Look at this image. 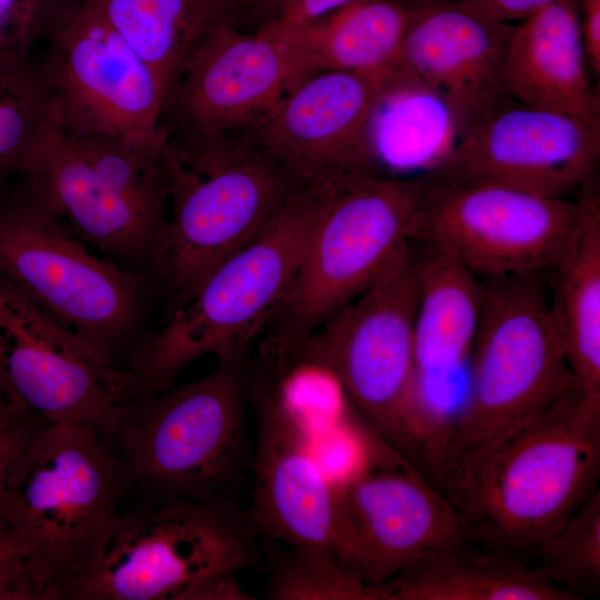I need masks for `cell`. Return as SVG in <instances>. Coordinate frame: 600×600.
<instances>
[{
  "label": "cell",
  "mask_w": 600,
  "mask_h": 600,
  "mask_svg": "<svg viewBox=\"0 0 600 600\" xmlns=\"http://www.w3.org/2000/svg\"><path fill=\"white\" fill-rule=\"evenodd\" d=\"M247 358L218 360L201 379L114 407L100 431L134 508L232 498L248 462Z\"/></svg>",
  "instance_id": "cell-4"
},
{
  "label": "cell",
  "mask_w": 600,
  "mask_h": 600,
  "mask_svg": "<svg viewBox=\"0 0 600 600\" xmlns=\"http://www.w3.org/2000/svg\"><path fill=\"white\" fill-rule=\"evenodd\" d=\"M419 197V174L337 178L268 329L308 334L360 294L411 241Z\"/></svg>",
  "instance_id": "cell-11"
},
{
  "label": "cell",
  "mask_w": 600,
  "mask_h": 600,
  "mask_svg": "<svg viewBox=\"0 0 600 600\" xmlns=\"http://www.w3.org/2000/svg\"><path fill=\"white\" fill-rule=\"evenodd\" d=\"M163 130L168 222L150 274L164 322L307 184L243 130Z\"/></svg>",
  "instance_id": "cell-2"
},
{
  "label": "cell",
  "mask_w": 600,
  "mask_h": 600,
  "mask_svg": "<svg viewBox=\"0 0 600 600\" xmlns=\"http://www.w3.org/2000/svg\"><path fill=\"white\" fill-rule=\"evenodd\" d=\"M398 70L437 93L459 136L507 96L503 66L514 23L458 0H409Z\"/></svg>",
  "instance_id": "cell-20"
},
{
  "label": "cell",
  "mask_w": 600,
  "mask_h": 600,
  "mask_svg": "<svg viewBox=\"0 0 600 600\" xmlns=\"http://www.w3.org/2000/svg\"><path fill=\"white\" fill-rule=\"evenodd\" d=\"M257 537L232 498L132 507L69 600H189L212 576L258 567Z\"/></svg>",
  "instance_id": "cell-10"
},
{
  "label": "cell",
  "mask_w": 600,
  "mask_h": 600,
  "mask_svg": "<svg viewBox=\"0 0 600 600\" xmlns=\"http://www.w3.org/2000/svg\"><path fill=\"white\" fill-rule=\"evenodd\" d=\"M81 1L96 9L151 66L168 98L196 49L221 27L237 24L243 0Z\"/></svg>",
  "instance_id": "cell-26"
},
{
  "label": "cell",
  "mask_w": 600,
  "mask_h": 600,
  "mask_svg": "<svg viewBox=\"0 0 600 600\" xmlns=\"http://www.w3.org/2000/svg\"><path fill=\"white\" fill-rule=\"evenodd\" d=\"M118 381V371L0 274V386L13 409L101 429L119 403Z\"/></svg>",
  "instance_id": "cell-17"
},
{
  "label": "cell",
  "mask_w": 600,
  "mask_h": 600,
  "mask_svg": "<svg viewBox=\"0 0 600 600\" xmlns=\"http://www.w3.org/2000/svg\"><path fill=\"white\" fill-rule=\"evenodd\" d=\"M600 400L578 384L469 457L437 489L468 540L523 560L597 490Z\"/></svg>",
  "instance_id": "cell-1"
},
{
  "label": "cell",
  "mask_w": 600,
  "mask_h": 600,
  "mask_svg": "<svg viewBox=\"0 0 600 600\" xmlns=\"http://www.w3.org/2000/svg\"><path fill=\"white\" fill-rule=\"evenodd\" d=\"M578 0H554L516 22L503 66L507 97L600 126Z\"/></svg>",
  "instance_id": "cell-21"
},
{
  "label": "cell",
  "mask_w": 600,
  "mask_h": 600,
  "mask_svg": "<svg viewBox=\"0 0 600 600\" xmlns=\"http://www.w3.org/2000/svg\"><path fill=\"white\" fill-rule=\"evenodd\" d=\"M583 214L568 249L547 272L548 304L569 369L582 393L600 400V194L581 192Z\"/></svg>",
  "instance_id": "cell-24"
},
{
  "label": "cell",
  "mask_w": 600,
  "mask_h": 600,
  "mask_svg": "<svg viewBox=\"0 0 600 600\" xmlns=\"http://www.w3.org/2000/svg\"><path fill=\"white\" fill-rule=\"evenodd\" d=\"M409 14V0H359L301 28L264 26L293 42L314 72L388 78L398 71Z\"/></svg>",
  "instance_id": "cell-25"
},
{
  "label": "cell",
  "mask_w": 600,
  "mask_h": 600,
  "mask_svg": "<svg viewBox=\"0 0 600 600\" xmlns=\"http://www.w3.org/2000/svg\"><path fill=\"white\" fill-rule=\"evenodd\" d=\"M388 78L316 72L243 131L306 184L357 172L377 173L367 124Z\"/></svg>",
  "instance_id": "cell-19"
},
{
  "label": "cell",
  "mask_w": 600,
  "mask_h": 600,
  "mask_svg": "<svg viewBox=\"0 0 600 600\" xmlns=\"http://www.w3.org/2000/svg\"><path fill=\"white\" fill-rule=\"evenodd\" d=\"M416 299L409 242L311 341L367 427L423 474L431 436L416 358Z\"/></svg>",
  "instance_id": "cell-8"
},
{
  "label": "cell",
  "mask_w": 600,
  "mask_h": 600,
  "mask_svg": "<svg viewBox=\"0 0 600 600\" xmlns=\"http://www.w3.org/2000/svg\"><path fill=\"white\" fill-rule=\"evenodd\" d=\"M333 179L304 186L153 332L120 372L121 401L169 390L181 370L203 356L248 357L292 286Z\"/></svg>",
  "instance_id": "cell-3"
},
{
  "label": "cell",
  "mask_w": 600,
  "mask_h": 600,
  "mask_svg": "<svg viewBox=\"0 0 600 600\" xmlns=\"http://www.w3.org/2000/svg\"><path fill=\"white\" fill-rule=\"evenodd\" d=\"M599 159L600 126L506 97L466 129L430 171L578 198L597 182Z\"/></svg>",
  "instance_id": "cell-16"
},
{
  "label": "cell",
  "mask_w": 600,
  "mask_h": 600,
  "mask_svg": "<svg viewBox=\"0 0 600 600\" xmlns=\"http://www.w3.org/2000/svg\"><path fill=\"white\" fill-rule=\"evenodd\" d=\"M127 490L100 429L44 423L12 473L3 526L19 530L30 552L38 600H69L121 512Z\"/></svg>",
  "instance_id": "cell-6"
},
{
  "label": "cell",
  "mask_w": 600,
  "mask_h": 600,
  "mask_svg": "<svg viewBox=\"0 0 600 600\" xmlns=\"http://www.w3.org/2000/svg\"><path fill=\"white\" fill-rule=\"evenodd\" d=\"M537 569L573 600L600 593V490L538 547Z\"/></svg>",
  "instance_id": "cell-30"
},
{
  "label": "cell",
  "mask_w": 600,
  "mask_h": 600,
  "mask_svg": "<svg viewBox=\"0 0 600 600\" xmlns=\"http://www.w3.org/2000/svg\"><path fill=\"white\" fill-rule=\"evenodd\" d=\"M0 600H38L29 546L14 528L0 527Z\"/></svg>",
  "instance_id": "cell-32"
},
{
  "label": "cell",
  "mask_w": 600,
  "mask_h": 600,
  "mask_svg": "<svg viewBox=\"0 0 600 600\" xmlns=\"http://www.w3.org/2000/svg\"><path fill=\"white\" fill-rule=\"evenodd\" d=\"M79 3L80 0H0V50L32 52Z\"/></svg>",
  "instance_id": "cell-31"
},
{
  "label": "cell",
  "mask_w": 600,
  "mask_h": 600,
  "mask_svg": "<svg viewBox=\"0 0 600 600\" xmlns=\"http://www.w3.org/2000/svg\"><path fill=\"white\" fill-rule=\"evenodd\" d=\"M336 483L348 562L371 587L428 550L468 540L449 500L381 441Z\"/></svg>",
  "instance_id": "cell-15"
},
{
  "label": "cell",
  "mask_w": 600,
  "mask_h": 600,
  "mask_svg": "<svg viewBox=\"0 0 600 600\" xmlns=\"http://www.w3.org/2000/svg\"><path fill=\"white\" fill-rule=\"evenodd\" d=\"M262 1H266V0H262Z\"/></svg>",
  "instance_id": "cell-38"
},
{
  "label": "cell",
  "mask_w": 600,
  "mask_h": 600,
  "mask_svg": "<svg viewBox=\"0 0 600 600\" xmlns=\"http://www.w3.org/2000/svg\"><path fill=\"white\" fill-rule=\"evenodd\" d=\"M0 274L118 372L157 330L156 312L162 313L149 272L93 254L19 179L0 196Z\"/></svg>",
  "instance_id": "cell-5"
},
{
  "label": "cell",
  "mask_w": 600,
  "mask_h": 600,
  "mask_svg": "<svg viewBox=\"0 0 600 600\" xmlns=\"http://www.w3.org/2000/svg\"><path fill=\"white\" fill-rule=\"evenodd\" d=\"M366 138L376 168L420 174L448 156L459 130L451 110L437 93L398 70L377 96Z\"/></svg>",
  "instance_id": "cell-27"
},
{
  "label": "cell",
  "mask_w": 600,
  "mask_h": 600,
  "mask_svg": "<svg viewBox=\"0 0 600 600\" xmlns=\"http://www.w3.org/2000/svg\"><path fill=\"white\" fill-rule=\"evenodd\" d=\"M583 47L589 69L600 74V0H578Z\"/></svg>",
  "instance_id": "cell-35"
},
{
  "label": "cell",
  "mask_w": 600,
  "mask_h": 600,
  "mask_svg": "<svg viewBox=\"0 0 600 600\" xmlns=\"http://www.w3.org/2000/svg\"><path fill=\"white\" fill-rule=\"evenodd\" d=\"M269 548L270 600H379L377 587L333 553L310 547Z\"/></svg>",
  "instance_id": "cell-29"
},
{
  "label": "cell",
  "mask_w": 600,
  "mask_h": 600,
  "mask_svg": "<svg viewBox=\"0 0 600 600\" xmlns=\"http://www.w3.org/2000/svg\"><path fill=\"white\" fill-rule=\"evenodd\" d=\"M419 179L410 242L439 243L483 279L547 273L583 214L581 196L546 197L432 171Z\"/></svg>",
  "instance_id": "cell-12"
},
{
  "label": "cell",
  "mask_w": 600,
  "mask_h": 600,
  "mask_svg": "<svg viewBox=\"0 0 600 600\" xmlns=\"http://www.w3.org/2000/svg\"><path fill=\"white\" fill-rule=\"evenodd\" d=\"M162 142L58 129L18 177L83 242L128 270L150 273L168 222Z\"/></svg>",
  "instance_id": "cell-9"
},
{
  "label": "cell",
  "mask_w": 600,
  "mask_h": 600,
  "mask_svg": "<svg viewBox=\"0 0 600 600\" xmlns=\"http://www.w3.org/2000/svg\"><path fill=\"white\" fill-rule=\"evenodd\" d=\"M359 0H267L276 8L269 22L286 29L301 28Z\"/></svg>",
  "instance_id": "cell-34"
},
{
  "label": "cell",
  "mask_w": 600,
  "mask_h": 600,
  "mask_svg": "<svg viewBox=\"0 0 600 600\" xmlns=\"http://www.w3.org/2000/svg\"><path fill=\"white\" fill-rule=\"evenodd\" d=\"M544 273L484 279L467 390L448 424L431 482L578 384L551 319Z\"/></svg>",
  "instance_id": "cell-7"
},
{
  "label": "cell",
  "mask_w": 600,
  "mask_h": 600,
  "mask_svg": "<svg viewBox=\"0 0 600 600\" xmlns=\"http://www.w3.org/2000/svg\"><path fill=\"white\" fill-rule=\"evenodd\" d=\"M498 21L514 23L554 0H458Z\"/></svg>",
  "instance_id": "cell-36"
},
{
  "label": "cell",
  "mask_w": 600,
  "mask_h": 600,
  "mask_svg": "<svg viewBox=\"0 0 600 600\" xmlns=\"http://www.w3.org/2000/svg\"><path fill=\"white\" fill-rule=\"evenodd\" d=\"M313 73L302 51L268 27L256 33L221 27L186 62L161 124L187 133L247 129Z\"/></svg>",
  "instance_id": "cell-18"
},
{
  "label": "cell",
  "mask_w": 600,
  "mask_h": 600,
  "mask_svg": "<svg viewBox=\"0 0 600 600\" xmlns=\"http://www.w3.org/2000/svg\"><path fill=\"white\" fill-rule=\"evenodd\" d=\"M58 129V104L41 60L32 52L0 50V196Z\"/></svg>",
  "instance_id": "cell-28"
},
{
  "label": "cell",
  "mask_w": 600,
  "mask_h": 600,
  "mask_svg": "<svg viewBox=\"0 0 600 600\" xmlns=\"http://www.w3.org/2000/svg\"><path fill=\"white\" fill-rule=\"evenodd\" d=\"M419 243L414 340L421 382L446 379L470 356L479 326L483 283L448 248Z\"/></svg>",
  "instance_id": "cell-23"
},
{
  "label": "cell",
  "mask_w": 600,
  "mask_h": 600,
  "mask_svg": "<svg viewBox=\"0 0 600 600\" xmlns=\"http://www.w3.org/2000/svg\"><path fill=\"white\" fill-rule=\"evenodd\" d=\"M20 411L13 409L3 392L2 387L0 386V429L11 421Z\"/></svg>",
  "instance_id": "cell-37"
},
{
  "label": "cell",
  "mask_w": 600,
  "mask_h": 600,
  "mask_svg": "<svg viewBox=\"0 0 600 600\" xmlns=\"http://www.w3.org/2000/svg\"><path fill=\"white\" fill-rule=\"evenodd\" d=\"M44 423L48 422L34 413L22 411L0 429V527H4L3 510L17 462L31 437Z\"/></svg>",
  "instance_id": "cell-33"
},
{
  "label": "cell",
  "mask_w": 600,
  "mask_h": 600,
  "mask_svg": "<svg viewBox=\"0 0 600 600\" xmlns=\"http://www.w3.org/2000/svg\"><path fill=\"white\" fill-rule=\"evenodd\" d=\"M377 589L379 600H573L526 560L469 540L426 551Z\"/></svg>",
  "instance_id": "cell-22"
},
{
  "label": "cell",
  "mask_w": 600,
  "mask_h": 600,
  "mask_svg": "<svg viewBox=\"0 0 600 600\" xmlns=\"http://www.w3.org/2000/svg\"><path fill=\"white\" fill-rule=\"evenodd\" d=\"M46 42L40 60L64 133L163 140L161 78L96 9L80 0Z\"/></svg>",
  "instance_id": "cell-14"
},
{
  "label": "cell",
  "mask_w": 600,
  "mask_h": 600,
  "mask_svg": "<svg viewBox=\"0 0 600 600\" xmlns=\"http://www.w3.org/2000/svg\"><path fill=\"white\" fill-rule=\"evenodd\" d=\"M246 394L256 416L253 487L246 511L253 531L267 541L329 551L350 567L337 483L316 453L306 412L254 360L246 363Z\"/></svg>",
  "instance_id": "cell-13"
}]
</instances>
